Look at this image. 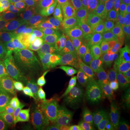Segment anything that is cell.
Returning a JSON list of instances; mask_svg holds the SVG:
<instances>
[{"mask_svg": "<svg viewBox=\"0 0 130 130\" xmlns=\"http://www.w3.org/2000/svg\"><path fill=\"white\" fill-rule=\"evenodd\" d=\"M56 53H58V51L55 46H48L39 51L30 60L23 63L22 64L25 70H26L27 73H32L38 69L42 67L48 59Z\"/></svg>", "mask_w": 130, "mask_h": 130, "instance_id": "20", "label": "cell"}, {"mask_svg": "<svg viewBox=\"0 0 130 130\" xmlns=\"http://www.w3.org/2000/svg\"><path fill=\"white\" fill-rule=\"evenodd\" d=\"M26 7L32 16L47 21H48L54 14L51 7L46 0L34 5L26 6Z\"/></svg>", "mask_w": 130, "mask_h": 130, "instance_id": "25", "label": "cell"}, {"mask_svg": "<svg viewBox=\"0 0 130 130\" xmlns=\"http://www.w3.org/2000/svg\"><path fill=\"white\" fill-rule=\"evenodd\" d=\"M3 1H5V0H0V2H3Z\"/></svg>", "mask_w": 130, "mask_h": 130, "instance_id": "40", "label": "cell"}, {"mask_svg": "<svg viewBox=\"0 0 130 130\" xmlns=\"http://www.w3.org/2000/svg\"><path fill=\"white\" fill-rule=\"evenodd\" d=\"M64 67H67L70 70L72 74L75 75H85L88 70L83 63H82L75 57H69V59L65 63Z\"/></svg>", "mask_w": 130, "mask_h": 130, "instance_id": "29", "label": "cell"}, {"mask_svg": "<svg viewBox=\"0 0 130 130\" xmlns=\"http://www.w3.org/2000/svg\"><path fill=\"white\" fill-rule=\"evenodd\" d=\"M90 43L102 47L105 50L116 56L118 59L126 57L124 44L108 34H102L96 38H93Z\"/></svg>", "mask_w": 130, "mask_h": 130, "instance_id": "16", "label": "cell"}, {"mask_svg": "<svg viewBox=\"0 0 130 130\" xmlns=\"http://www.w3.org/2000/svg\"><path fill=\"white\" fill-rule=\"evenodd\" d=\"M7 121L9 130H32L24 110L17 112Z\"/></svg>", "mask_w": 130, "mask_h": 130, "instance_id": "26", "label": "cell"}, {"mask_svg": "<svg viewBox=\"0 0 130 130\" xmlns=\"http://www.w3.org/2000/svg\"><path fill=\"white\" fill-rule=\"evenodd\" d=\"M103 56V57H106V58L114 59V60L118 59L116 56H114L113 54L105 50L102 47L91 43H88L84 45L83 46L79 48L72 56Z\"/></svg>", "mask_w": 130, "mask_h": 130, "instance_id": "24", "label": "cell"}, {"mask_svg": "<svg viewBox=\"0 0 130 130\" xmlns=\"http://www.w3.org/2000/svg\"><path fill=\"white\" fill-rule=\"evenodd\" d=\"M86 86L87 82L85 77L73 74L61 87L56 97L69 102H75L83 94Z\"/></svg>", "mask_w": 130, "mask_h": 130, "instance_id": "9", "label": "cell"}, {"mask_svg": "<svg viewBox=\"0 0 130 130\" xmlns=\"http://www.w3.org/2000/svg\"><path fill=\"white\" fill-rule=\"evenodd\" d=\"M13 43L3 36L0 31V61H4L9 54Z\"/></svg>", "mask_w": 130, "mask_h": 130, "instance_id": "31", "label": "cell"}, {"mask_svg": "<svg viewBox=\"0 0 130 130\" xmlns=\"http://www.w3.org/2000/svg\"><path fill=\"white\" fill-rule=\"evenodd\" d=\"M113 9L114 5L111 2L99 12L80 20L77 25V28L88 33H95L101 30L107 25Z\"/></svg>", "mask_w": 130, "mask_h": 130, "instance_id": "7", "label": "cell"}, {"mask_svg": "<svg viewBox=\"0 0 130 130\" xmlns=\"http://www.w3.org/2000/svg\"><path fill=\"white\" fill-rule=\"evenodd\" d=\"M0 130H9L7 123L4 120H0Z\"/></svg>", "mask_w": 130, "mask_h": 130, "instance_id": "38", "label": "cell"}, {"mask_svg": "<svg viewBox=\"0 0 130 130\" xmlns=\"http://www.w3.org/2000/svg\"><path fill=\"white\" fill-rule=\"evenodd\" d=\"M115 7H118L121 10L130 7V0H111Z\"/></svg>", "mask_w": 130, "mask_h": 130, "instance_id": "34", "label": "cell"}, {"mask_svg": "<svg viewBox=\"0 0 130 130\" xmlns=\"http://www.w3.org/2000/svg\"><path fill=\"white\" fill-rule=\"evenodd\" d=\"M69 2H70V4L72 5V6L73 9H74L77 7V5H79V3L82 2V0H69Z\"/></svg>", "mask_w": 130, "mask_h": 130, "instance_id": "39", "label": "cell"}, {"mask_svg": "<svg viewBox=\"0 0 130 130\" xmlns=\"http://www.w3.org/2000/svg\"><path fill=\"white\" fill-rule=\"evenodd\" d=\"M127 38L130 37V7L121 10Z\"/></svg>", "mask_w": 130, "mask_h": 130, "instance_id": "33", "label": "cell"}, {"mask_svg": "<svg viewBox=\"0 0 130 130\" xmlns=\"http://www.w3.org/2000/svg\"><path fill=\"white\" fill-rule=\"evenodd\" d=\"M124 50L126 57L128 59V60H130V37L127 38L124 43Z\"/></svg>", "mask_w": 130, "mask_h": 130, "instance_id": "36", "label": "cell"}, {"mask_svg": "<svg viewBox=\"0 0 130 130\" xmlns=\"http://www.w3.org/2000/svg\"><path fill=\"white\" fill-rule=\"evenodd\" d=\"M27 74L22 64L0 61V80L7 86H12L23 80Z\"/></svg>", "mask_w": 130, "mask_h": 130, "instance_id": "12", "label": "cell"}, {"mask_svg": "<svg viewBox=\"0 0 130 130\" xmlns=\"http://www.w3.org/2000/svg\"><path fill=\"white\" fill-rule=\"evenodd\" d=\"M20 6L18 0H5L0 2V25H4L14 21Z\"/></svg>", "mask_w": 130, "mask_h": 130, "instance_id": "21", "label": "cell"}, {"mask_svg": "<svg viewBox=\"0 0 130 130\" xmlns=\"http://www.w3.org/2000/svg\"><path fill=\"white\" fill-rule=\"evenodd\" d=\"M24 83L33 97L37 98H53L52 93L42 85L32 73H27L24 76Z\"/></svg>", "mask_w": 130, "mask_h": 130, "instance_id": "22", "label": "cell"}, {"mask_svg": "<svg viewBox=\"0 0 130 130\" xmlns=\"http://www.w3.org/2000/svg\"><path fill=\"white\" fill-rule=\"evenodd\" d=\"M34 31H36V29H32V27L23 25L17 20L7 24L2 28L1 32L4 37L14 44L32 37L30 36Z\"/></svg>", "mask_w": 130, "mask_h": 130, "instance_id": "13", "label": "cell"}, {"mask_svg": "<svg viewBox=\"0 0 130 130\" xmlns=\"http://www.w3.org/2000/svg\"><path fill=\"white\" fill-rule=\"evenodd\" d=\"M21 6H29L41 2L45 0H18Z\"/></svg>", "mask_w": 130, "mask_h": 130, "instance_id": "37", "label": "cell"}, {"mask_svg": "<svg viewBox=\"0 0 130 130\" xmlns=\"http://www.w3.org/2000/svg\"><path fill=\"white\" fill-rule=\"evenodd\" d=\"M74 57L83 63L88 70H101L113 66L116 63L114 59L103 56H77Z\"/></svg>", "mask_w": 130, "mask_h": 130, "instance_id": "23", "label": "cell"}, {"mask_svg": "<svg viewBox=\"0 0 130 130\" xmlns=\"http://www.w3.org/2000/svg\"><path fill=\"white\" fill-rule=\"evenodd\" d=\"M121 72V67L116 63L109 67L96 70H88L84 75L87 85L98 88L109 89L113 80Z\"/></svg>", "mask_w": 130, "mask_h": 130, "instance_id": "6", "label": "cell"}, {"mask_svg": "<svg viewBox=\"0 0 130 130\" xmlns=\"http://www.w3.org/2000/svg\"><path fill=\"white\" fill-rule=\"evenodd\" d=\"M92 39L90 33L78 28H72L61 36L55 43V47L58 53L72 57L79 48L90 43Z\"/></svg>", "mask_w": 130, "mask_h": 130, "instance_id": "5", "label": "cell"}, {"mask_svg": "<svg viewBox=\"0 0 130 130\" xmlns=\"http://www.w3.org/2000/svg\"><path fill=\"white\" fill-rule=\"evenodd\" d=\"M128 108H130V90L127 96L125 98V99L121 103H119L117 106V108L120 109L121 111H124Z\"/></svg>", "mask_w": 130, "mask_h": 130, "instance_id": "35", "label": "cell"}, {"mask_svg": "<svg viewBox=\"0 0 130 130\" xmlns=\"http://www.w3.org/2000/svg\"><path fill=\"white\" fill-rule=\"evenodd\" d=\"M122 111L117 108H103L99 116L101 130H119Z\"/></svg>", "mask_w": 130, "mask_h": 130, "instance_id": "15", "label": "cell"}, {"mask_svg": "<svg viewBox=\"0 0 130 130\" xmlns=\"http://www.w3.org/2000/svg\"><path fill=\"white\" fill-rule=\"evenodd\" d=\"M50 46L41 37H30L14 43L4 61L23 64L30 60L42 49Z\"/></svg>", "mask_w": 130, "mask_h": 130, "instance_id": "2", "label": "cell"}, {"mask_svg": "<svg viewBox=\"0 0 130 130\" xmlns=\"http://www.w3.org/2000/svg\"><path fill=\"white\" fill-rule=\"evenodd\" d=\"M102 108L99 107H93L77 110L83 122L84 130H101L99 116Z\"/></svg>", "mask_w": 130, "mask_h": 130, "instance_id": "19", "label": "cell"}, {"mask_svg": "<svg viewBox=\"0 0 130 130\" xmlns=\"http://www.w3.org/2000/svg\"><path fill=\"white\" fill-rule=\"evenodd\" d=\"M60 67H43L32 72L41 83L49 90L54 97H56L61 85L59 80Z\"/></svg>", "mask_w": 130, "mask_h": 130, "instance_id": "11", "label": "cell"}, {"mask_svg": "<svg viewBox=\"0 0 130 130\" xmlns=\"http://www.w3.org/2000/svg\"><path fill=\"white\" fill-rule=\"evenodd\" d=\"M56 14H71L74 10L69 0H46Z\"/></svg>", "mask_w": 130, "mask_h": 130, "instance_id": "28", "label": "cell"}, {"mask_svg": "<svg viewBox=\"0 0 130 130\" xmlns=\"http://www.w3.org/2000/svg\"><path fill=\"white\" fill-rule=\"evenodd\" d=\"M69 56L60 53H56L48 59L43 66V67H64Z\"/></svg>", "mask_w": 130, "mask_h": 130, "instance_id": "30", "label": "cell"}, {"mask_svg": "<svg viewBox=\"0 0 130 130\" xmlns=\"http://www.w3.org/2000/svg\"><path fill=\"white\" fill-rule=\"evenodd\" d=\"M106 26L107 34L124 44L126 41V30L122 12L119 8L114 7Z\"/></svg>", "mask_w": 130, "mask_h": 130, "instance_id": "14", "label": "cell"}, {"mask_svg": "<svg viewBox=\"0 0 130 130\" xmlns=\"http://www.w3.org/2000/svg\"><path fill=\"white\" fill-rule=\"evenodd\" d=\"M77 110L86 108H116L113 102L108 89H101L88 85L85 87L83 94L74 102Z\"/></svg>", "mask_w": 130, "mask_h": 130, "instance_id": "4", "label": "cell"}, {"mask_svg": "<svg viewBox=\"0 0 130 130\" xmlns=\"http://www.w3.org/2000/svg\"><path fill=\"white\" fill-rule=\"evenodd\" d=\"M109 93L113 102L117 108L127 96L130 90V70L125 67L112 83L109 88Z\"/></svg>", "mask_w": 130, "mask_h": 130, "instance_id": "10", "label": "cell"}, {"mask_svg": "<svg viewBox=\"0 0 130 130\" xmlns=\"http://www.w3.org/2000/svg\"><path fill=\"white\" fill-rule=\"evenodd\" d=\"M16 20L19 22H20L21 23L29 27L38 26L40 25L46 23V22H48L47 20L37 18L32 16V14L29 12L26 6H20Z\"/></svg>", "mask_w": 130, "mask_h": 130, "instance_id": "27", "label": "cell"}, {"mask_svg": "<svg viewBox=\"0 0 130 130\" xmlns=\"http://www.w3.org/2000/svg\"><path fill=\"white\" fill-rule=\"evenodd\" d=\"M129 65H130V60H129Z\"/></svg>", "mask_w": 130, "mask_h": 130, "instance_id": "41", "label": "cell"}, {"mask_svg": "<svg viewBox=\"0 0 130 130\" xmlns=\"http://www.w3.org/2000/svg\"><path fill=\"white\" fill-rule=\"evenodd\" d=\"M120 130H130V108L122 111Z\"/></svg>", "mask_w": 130, "mask_h": 130, "instance_id": "32", "label": "cell"}, {"mask_svg": "<svg viewBox=\"0 0 130 130\" xmlns=\"http://www.w3.org/2000/svg\"><path fill=\"white\" fill-rule=\"evenodd\" d=\"M70 14H56L54 13L46 23L40 25L36 28V31L40 33L41 37L50 44L55 46V43L67 30L72 28Z\"/></svg>", "mask_w": 130, "mask_h": 130, "instance_id": "3", "label": "cell"}, {"mask_svg": "<svg viewBox=\"0 0 130 130\" xmlns=\"http://www.w3.org/2000/svg\"><path fill=\"white\" fill-rule=\"evenodd\" d=\"M26 106L32 130H82L68 105L56 98L33 97Z\"/></svg>", "mask_w": 130, "mask_h": 130, "instance_id": "1", "label": "cell"}, {"mask_svg": "<svg viewBox=\"0 0 130 130\" xmlns=\"http://www.w3.org/2000/svg\"><path fill=\"white\" fill-rule=\"evenodd\" d=\"M14 115V104L10 88L0 82V119L7 121Z\"/></svg>", "mask_w": 130, "mask_h": 130, "instance_id": "18", "label": "cell"}, {"mask_svg": "<svg viewBox=\"0 0 130 130\" xmlns=\"http://www.w3.org/2000/svg\"><path fill=\"white\" fill-rule=\"evenodd\" d=\"M111 2V0H82L70 14L72 28H77L80 20L99 12Z\"/></svg>", "mask_w": 130, "mask_h": 130, "instance_id": "8", "label": "cell"}, {"mask_svg": "<svg viewBox=\"0 0 130 130\" xmlns=\"http://www.w3.org/2000/svg\"><path fill=\"white\" fill-rule=\"evenodd\" d=\"M9 87L12 96L15 114L17 112L24 110L27 103L32 98L33 96L29 92L23 81Z\"/></svg>", "mask_w": 130, "mask_h": 130, "instance_id": "17", "label": "cell"}]
</instances>
